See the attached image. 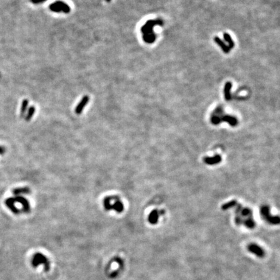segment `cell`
I'll use <instances>...</instances> for the list:
<instances>
[{"label":"cell","instance_id":"5","mask_svg":"<svg viewBox=\"0 0 280 280\" xmlns=\"http://www.w3.org/2000/svg\"><path fill=\"white\" fill-rule=\"evenodd\" d=\"M248 250L251 253L255 254L256 256L259 257H263L265 256V251L263 249L256 244L252 243L248 246Z\"/></svg>","mask_w":280,"mask_h":280},{"label":"cell","instance_id":"9","mask_svg":"<svg viewBox=\"0 0 280 280\" xmlns=\"http://www.w3.org/2000/svg\"><path fill=\"white\" fill-rule=\"evenodd\" d=\"M114 203L112 204V208L117 213H121L124 211V204L120 200L119 198L113 200Z\"/></svg>","mask_w":280,"mask_h":280},{"label":"cell","instance_id":"7","mask_svg":"<svg viewBox=\"0 0 280 280\" xmlns=\"http://www.w3.org/2000/svg\"><path fill=\"white\" fill-rule=\"evenodd\" d=\"M89 101H90V97H88V95L84 96L82 98V99H81V101L79 102V104L77 105L75 110V113L77 114H78V115H80V114L83 112L84 108H85V106L87 105L88 102H89Z\"/></svg>","mask_w":280,"mask_h":280},{"label":"cell","instance_id":"22","mask_svg":"<svg viewBox=\"0 0 280 280\" xmlns=\"http://www.w3.org/2000/svg\"><path fill=\"white\" fill-rule=\"evenodd\" d=\"M31 2L35 3V4H38V3H41L44 1H47V0H31Z\"/></svg>","mask_w":280,"mask_h":280},{"label":"cell","instance_id":"14","mask_svg":"<svg viewBox=\"0 0 280 280\" xmlns=\"http://www.w3.org/2000/svg\"><path fill=\"white\" fill-rule=\"evenodd\" d=\"M158 218H159V213L157 210H154L149 215V222L152 224H155L158 223Z\"/></svg>","mask_w":280,"mask_h":280},{"label":"cell","instance_id":"10","mask_svg":"<svg viewBox=\"0 0 280 280\" xmlns=\"http://www.w3.org/2000/svg\"><path fill=\"white\" fill-rule=\"evenodd\" d=\"M214 41L215 42V43L217 44V45H219L220 47V48L222 49L224 53H230V47H228V46L226 45L225 42H223V40H221L219 37H218V36H215V37L214 38Z\"/></svg>","mask_w":280,"mask_h":280},{"label":"cell","instance_id":"19","mask_svg":"<svg viewBox=\"0 0 280 280\" xmlns=\"http://www.w3.org/2000/svg\"><path fill=\"white\" fill-rule=\"evenodd\" d=\"M35 110H36L35 107V106H31V107L28 109L27 113L25 114V121H30L31 120V119L32 118V117H33V116H34V114L35 113Z\"/></svg>","mask_w":280,"mask_h":280},{"label":"cell","instance_id":"3","mask_svg":"<svg viewBox=\"0 0 280 280\" xmlns=\"http://www.w3.org/2000/svg\"><path fill=\"white\" fill-rule=\"evenodd\" d=\"M261 214L263 216L264 218L266 219L268 222L272 224H278L279 223V219L278 217H272L270 215L269 213V208L267 206H263L261 208Z\"/></svg>","mask_w":280,"mask_h":280},{"label":"cell","instance_id":"6","mask_svg":"<svg viewBox=\"0 0 280 280\" xmlns=\"http://www.w3.org/2000/svg\"><path fill=\"white\" fill-rule=\"evenodd\" d=\"M15 200H14V197H9L8 198H7L5 201V204L6 206L11 211H12L14 214L15 215H18L20 213V209H18L15 206Z\"/></svg>","mask_w":280,"mask_h":280},{"label":"cell","instance_id":"21","mask_svg":"<svg viewBox=\"0 0 280 280\" xmlns=\"http://www.w3.org/2000/svg\"><path fill=\"white\" fill-rule=\"evenodd\" d=\"M235 204H236V202L235 201H231L228 202V203H226L223 206V209H227L228 208H231L232 206H234Z\"/></svg>","mask_w":280,"mask_h":280},{"label":"cell","instance_id":"16","mask_svg":"<svg viewBox=\"0 0 280 280\" xmlns=\"http://www.w3.org/2000/svg\"><path fill=\"white\" fill-rule=\"evenodd\" d=\"M55 4H56L57 6H58L61 9L62 11L64 13H69L71 10V9L68 5L66 4L64 2L62 1H57L55 2Z\"/></svg>","mask_w":280,"mask_h":280},{"label":"cell","instance_id":"11","mask_svg":"<svg viewBox=\"0 0 280 280\" xmlns=\"http://www.w3.org/2000/svg\"><path fill=\"white\" fill-rule=\"evenodd\" d=\"M31 193V190L27 187H18L13 189V193L14 196H22V195H27Z\"/></svg>","mask_w":280,"mask_h":280},{"label":"cell","instance_id":"13","mask_svg":"<svg viewBox=\"0 0 280 280\" xmlns=\"http://www.w3.org/2000/svg\"><path fill=\"white\" fill-rule=\"evenodd\" d=\"M221 161V157L219 155H216L214 157H207L204 158V162L208 165H215L220 163Z\"/></svg>","mask_w":280,"mask_h":280},{"label":"cell","instance_id":"4","mask_svg":"<svg viewBox=\"0 0 280 280\" xmlns=\"http://www.w3.org/2000/svg\"><path fill=\"white\" fill-rule=\"evenodd\" d=\"M16 202H18L22 206V209L25 213H29L31 211V206L29 200L23 196H15L14 197Z\"/></svg>","mask_w":280,"mask_h":280},{"label":"cell","instance_id":"17","mask_svg":"<svg viewBox=\"0 0 280 280\" xmlns=\"http://www.w3.org/2000/svg\"><path fill=\"white\" fill-rule=\"evenodd\" d=\"M223 37H224V40H225V41L227 42V43L228 44V47H230V49H231L232 48H234V47H235V43L234 42V40H232L231 36L228 34V33L225 32V33H224Z\"/></svg>","mask_w":280,"mask_h":280},{"label":"cell","instance_id":"23","mask_svg":"<svg viewBox=\"0 0 280 280\" xmlns=\"http://www.w3.org/2000/svg\"><path fill=\"white\" fill-rule=\"evenodd\" d=\"M6 152V149L3 146H1L0 145V154H1V155H3V154H4Z\"/></svg>","mask_w":280,"mask_h":280},{"label":"cell","instance_id":"18","mask_svg":"<svg viewBox=\"0 0 280 280\" xmlns=\"http://www.w3.org/2000/svg\"><path fill=\"white\" fill-rule=\"evenodd\" d=\"M28 105H29V101L27 100V99H24L23 102H22L21 109H20V117H25V113H26V112L27 110Z\"/></svg>","mask_w":280,"mask_h":280},{"label":"cell","instance_id":"20","mask_svg":"<svg viewBox=\"0 0 280 280\" xmlns=\"http://www.w3.org/2000/svg\"><path fill=\"white\" fill-rule=\"evenodd\" d=\"M49 9L51 11H53V12H55V13H61V12H62L60 7L58 6H57L56 4H55V3H52V4H51L49 5Z\"/></svg>","mask_w":280,"mask_h":280},{"label":"cell","instance_id":"24","mask_svg":"<svg viewBox=\"0 0 280 280\" xmlns=\"http://www.w3.org/2000/svg\"><path fill=\"white\" fill-rule=\"evenodd\" d=\"M106 1L108 2V3H110V1H111V0H106Z\"/></svg>","mask_w":280,"mask_h":280},{"label":"cell","instance_id":"8","mask_svg":"<svg viewBox=\"0 0 280 280\" xmlns=\"http://www.w3.org/2000/svg\"><path fill=\"white\" fill-rule=\"evenodd\" d=\"M117 198H119V197L117 196H110L105 198V199L103 200V206H104V208L106 211H108L112 210L111 201L115 200L117 199Z\"/></svg>","mask_w":280,"mask_h":280},{"label":"cell","instance_id":"1","mask_svg":"<svg viewBox=\"0 0 280 280\" xmlns=\"http://www.w3.org/2000/svg\"><path fill=\"white\" fill-rule=\"evenodd\" d=\"M163 21L160 19L149 20L143 25L141 32L143 33V40L147 43H153L156 39V35L153 29L156 25H162Z\"/></svg>","mask_w":280,"mask_h":280},{"label":"cell","instance_id":"2","mask_svg":"<svg viewBox=\"0 0 280 280\" xmlns=\"http://www.w3.org/2000/svg\"><path fill=\"white\" fill-rule=\"evenodd\" d=\"M31 264L32 266L35 268L38 267L40 265H43L44 266V270L46 272H48L50 269V262L48 258L40 252L35 253L32 258Z\"/></svg>","mask_w":280,"mask_h":280},{"label":"cell","instance_id":"15","mask_svg":"<svg viewBox=\"0 0 280 280\" xmlns=\"http://www.w3.org/2000/svg\"><path fill=\"white\" fill-rule=\"evenodd\" d=\"M232 87V84L231 82H227L224 86V97L226 101H230L231 99V89Z\"/></svg>","mask_w":280,"mask_h":280},{"label":"cell","instance_id":"12","mask_svg":"<svg viewBox=\"0 0 280 280\" xmlns=\"http://www.w3.org/2000/svg\"><path fill=\"white\" fill-rule=\"evenodd\" d=\"M221 121H224V122H226L228 123H229L231 126H235L237 124V120L235 118V117L231 116H224L220 118Z\"/></svg>","mask_w":280,"mask_h":280}]
</instances>
